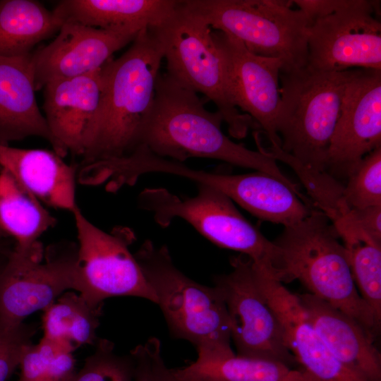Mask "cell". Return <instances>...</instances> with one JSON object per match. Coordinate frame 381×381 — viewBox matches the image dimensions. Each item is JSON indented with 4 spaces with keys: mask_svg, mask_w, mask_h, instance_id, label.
I'll list each match as a JSON object with an SVG mask.
<instances>
[{
    "mask_svg": "<svg viewBox=\"0 0 381 381\" xmlns=\"http://www.w3.org/2000/svg\"><path fill=\"white\" fill-rule=\"evenodd\" d=\"M149 28L161 45L166 73L180 85L202 93L212 101L232 137H246L249 128L256 125L248 115L238 110L231 98L211 28L179 1L169 16Z\"/></svg>",
    "mask_w": 381,
    "mask_h": 381,
    "instance_id": "obj_6",
    "label": "cell"
},
{
    "mask_svg": "<svg viewBox=\"0 0 381 381\" xmlns=\"http://www.w3.org/2000/svg\"><path fill=\"white\" fill-rule=\"evenodd\" d=\"M176 0H63L52 11L61 25L73 22L104 30H143L162 23Z\"/></svg>",
    "mask_w": 381,
    "mask_h": 381,
    "instance_id": "obj_22",
    "label": "cell"
},
{
    "mask_svg": "<svg viewBox=\"0 0 381 381\" xmlns=\"http://www.w3.org/2000/svg\"><path fill=\"white\" fill-rule=\"evenodd\" d=\"M35 332L36 327L31 324H0V381H6L19 367L23 353L32 344Z\"/></svg>",
    "mask_w": 381,
    "mask_h": 381,
    "instance_id": "obj_31",
    "label": "cell"
},
{
    "mask_svg": "<svg viewBox=\"0 0 381 381\" xmlns=\"http://www.w3.org/2000/svg\"><path fill=\"white\" fill-rule=\"evenodd\" d=\"M171 370L178 381H318L303 369L236 354L198 356L188 365Z\"/></svg>",
    "mask_w": 381,
    "mask_h": 381,
    "instance_id": "obj_23",
    "label": "cell"
},
{
    "mask_svg": "<svg viewBox=\"0 0 381 381\" xmlns=\"http://www.w3.org/2000/svg\"><path fill=\"white\" fill-rule=\"evenodd\" d=\"M193 197H180L164 188H146L138 195L140 208L152 212L162 227L180 218L219 247L233 250L249 258L274 277L277 250L218 190L197 184Z\"/></svg>",
    "mask_w": 381,
    "mask_h": 381,
    "instance_id": "obj_8",
    "label": "cell"
},
{
    "mask_svg": "<svg viewBox=\"0 0 381 381\" xmlns=\"http://www.w3.org/2000/svg\"><path fill=\"white\" fill-rule=\"evenodd\" d=\"M0 168L46 205L71 213L78 207L76 165L67 164L53 150L0 144Z\"/></svg>",
    "mask_w": 381,
    "mask_h": 381,
    "instance_id": "obj_19",
    "label": "cell"
},
{
    "mask_svg": "<svg viewBox=\"0 0 381 381\" xmlns=\"http://www.w3.org/2000/svg\"><path fill=\"white\" fill-rule=\"evenodd\" d=\"M35 195L0 168V226L14 246H32L56 224V219Z\"/></svg>",
    "mask_w": 381,
    "mask_h": 381,
    "instance_id": "obj_26",
    "label": "cell"
},
{
    "mask_svg": "<svg viewBox=\"0 0 381 381\" xmlns=\"http://www.w3.org/2000/svg\"><path fill=\"white\" fill-rule=\"evenodd\" d=\"M222 122L221 114L207 110L196 92L166 73H159L140 145L158 156L179 162L192 157L208 158L264 172L299 191L274 158L228 138L222 131Z\"/></svg>",
    "mask_w": 381,
    "mask_h": 381,
    "instance_id": "obj_1",
    "label": "cell"
},
{
    "mask_svg": "<svg viewBox=\"0 0 381 381\" xmlns=\"http://www.w3.org/2000/svg\"><path fill=\"white\" fill-rule=\"evenodd\" d=\"M72 214L78 238L74 290L93 306L120 296L140 297L157 304L156 295L129 249L135 240L133 231L118 226L104 231L79 207Z\"/></svg>",
    "mask_w": 381,
    "mask_h": 381,
    "instance_id": "obj_9",
    "label": "cell"
},
{
    "mask_svg": "<svg viewBox=\"0 0 381 381\" xmlns=\"http://www.w3.org/2000/svg\"><path fill=\"white\" fill-rule=\"evenodd\" d=\"M61 23L52 11L34 0L0 1V56L32 53L40 42L59 32Z\"/></svg>",
    "mask_w": 381,
    "mask_h": 381,
    "instance_id": "obj_24",
    "label": "cell"
},
{
    "mask_svg": "<svg viewBox=\"0 0 381 381\" xmlns=\"http://www.w3.org/2000/svg\"><path fill=\"white\" fill-rule=\"evenodd\" d=\"M171 174L218 190L257 218L284 226L300 222L315 208L300 191L264 172L221 174L176 163Z\"/></svg>",
    "mask_w": 381,
    "mask_h": 381,
    "instance_id": "obj_15",
    "label": "cell"
},
{
    "mask_svg": "<svg viewBox=\"0 0 381 381\" xmlns=\"http://www.w3.org/2000/svg\"><path fill=\"white\" fill-rule=\"evenodd\" d=\"M162 59L159 42L146 28L121 56L105 64L101 107L77 167L126 157L140 145Z\"/></svg>",
    "mask_w": 381,
    "mask_h": 381,
    "instance_id": "obj_2",
    "label": "cell"
},
{
    "mask_svg": "<svg viewBox=\"0 0 381 381\" xmlns=\"http://www.w3.org/2000/svg\"><path fill=\"white\" fill-rule=\"evenodd\" d=\"M134 256L174 337L190 341L199 356L235 354L226 308L215 286L200 284L185 275L164 246L147 240Z\"/></svg>",
    "mask_w": 381,
    "mask_h": 381,
    "instance_id": "obj_4",
    "label": "cell"
},
{
    "mask_svg": "<svg viewBox=\"0 0 381 381\" xmlns=\"http://www.w3.org/2000/svg\"><path fill=\"white\" fill-rule=\"evenodd\" d=\"M212 35L221 55L235 105L262 129L267 141L280 146L277 119L281 101L282 62L250 52L239 40L223 32L212 30Z\"/></svg>",
    "mask_w": 381,
    "mask_h": 381,
    "instance_id": "obj_13",
    "label": "cell"
},
{
    "mask_svg": "<svg viewBox=\"0 0 381 381\" xmlns=\"http://www.w3.org/2000/svg\"><path fill=\"white\" fill-rule=\"evenodd\" d=\"M6 255V253L4 254H1L0 255V263L1 262V261L3 260V259L4 258V255Z\"/></svg>",
    "mask_w": 381,
    "mask_h": 381,
    "instance_id": "obj_38",
    "label": "cell"
},
{
    "mask_svg": "<svg viewBox=\"0 0 381 381\" xmlns=\"http://www.w3.org/2000/svg\"><path fill=\"white\" fill-rule=\"evenodd\" d=\"M253 268L282 326L286 345L303 370L318 381H368L330 351L309 321L297 295L261 268Z\"/></svg>",
    "mask_w": 381,
    "mask_h": 381,
    "instance_id": "obj_18",
    "label": "cell"
},
{
    "mask_svg": "<svg viewBox=\"0 0 381 381\" xmlns=\"http://www.w3.org/2000/svg\"><path fill=\"white\" fill-rule=\"evenodd\" d=\"M77 244L16 246L0 263V324L18 325L74 289Z\"/></svg>",
    "mask_w": 381,
    "mask_h": 381,
    "instance_id": "obj_10",
    "label": "cell"
},
{
    "mask_svg": "<svg viewBox=\"0 0 381 381\" xmlns=\"http://www.w3.org/2000/svg\"><path fill=\"white\" fill-rule=\"evenodd\" d=\"M32 52L0 56V144L40 137L54 140L35 97Z\"/></svg>",
    "mask_w": 381,
    "mask_h": 381,
    "instance_id": "obj_21",
    "label": "cell"
},
{
    "mask_svg": "<svg viewBox=\"0 0 381 381\" xmlns=\"http://www.w3.org/2000/svg\"><path fill=\"white\" fill-rule=\"evenodd\" d=\"M381 146V70L355 68L332 137L326 171L348 176L368 153Z\"/></svg>",
    "mask_w": 381,
    "mask_h": 381,
    "instance_id": "obj_14",
    "label": "cell"
},
{
    "mask_svg": "<svg viewBox=\"0 0 381 381\" xmlns=\"http://www.w3.org/2000/svg\"><path fill=\"white\" fill-rule=\"evenodd\" d=\"M352 209L361 227L373 238L381 241V205Z\"/></svg>",
    "mask_w": 381,
    "mask_h": 381,
    "instance_id": "obj_34",
    "label": "cell"
},
{
    "mask_svg": "<svg viewBox=\"0 0 381 381\" xmlns=\"http://www.w3.org/2000/svg\"><path fill=\"white\" fill-rule=\"evenodd\" d=\"M289 1L183 0V7L213 30L239 40L250 52L279 59L281 71L307 65L308 19Z\"/></svg>",
    "mask_w": 381,
    "mask_h": 381,
    "instance_id": "obj_7",
    "label": "cell"
},
{
    "mask_svg": "<svg viewBox=\"0 0 381 381\" xmlns=\"http://www.w3.org/2000/svg\"><path fill=\"white\" fill-rule=\"evenodd\" d=\"M344 0H297L292 1L306 15L308 25L339 8Z\"/></svg>",
    "mask_w": 381,
    "mask_h": 381,
    "instance_id": "obj_33",
    "label": "cell"
},
{
    "mask_svg": "<svg viewBox=\"0 0 381 381\" xmlns=\"http://www.w3.org/2000/svg\"><path fill=\"white\" fill-rule=\"evenodd\" d=\"M231 271L214 277L228 315L231 339L237 354L283 363H298L289 349L282 326L260 289L252 260L244 255L231 258Z\"/></svg>",
    "mask_w": 381,
    "mask_h": 381,
    "instance_id": "obj_11",
    "label": "cell"
},
{
    "mask_svg": "<svg viewBox=\"0 0 381 381\" xmlns=\"http://www.w3.org/2000/svg\"><path fill=\"white\" fill-rule=\"evenodd\" d=\"M378 1L344 0L307 28L306 66L322 72L381 70Z\"/></svg>",
    "mask_w": 381,
    "mask_h": 381,
    "instance_id": "obj_12",
    "label": "cell"
},
{
    "mask_svg": "<svg viewBox=\"0 0 381 381\" xmlns=\"http://www.w3.org/2000/svg\"><path fill=\"white\" fill-rule=\"evenodd\" d=\"M104 65L83 75L51 81L43 87V109L54 140L52 148L63 158L68 153L83 154L102 104Z\"/></svg>",
    "mask_w": 381,
    "mask_h": 381,
    "instance_id": "obj_17",
    "label": "cell"
},
{
    "mask_svg": "<svg viewBox=\"0 0 381 381\" xmlns=\"http://www.w3.org/2000/svg\"><path fill=\"white\" fill-rule=\"evenodd\" d=\"M155 381H178L168 368L161 355V344L158 339L152 337L145 343Z\"/></svg>",
    "mask_w": 381,
    "mask_h": 381,
    "instance_id": "obj_32",
    "label": "cell"
},
{
    "mask_svg": "<svg viewBox=\"0 0 381 381\" xmlns=\"http://www.w3.org/2000/svg\"><path fill=\"white\" fill-rule=\"evenodd\" d=\"M354 70L322 72L305 66L280 71V147L303 165L326 171L330 141Z\"/></svg>",
    "mask_w": 381,
    "mask_h": 381,
    "instance_id": "obj_5",
    "label": "cell"
},
{
    "mask_svg": "<svg viewBox=\"0 0 381 381\" xmlns=\"http://www.w3.org/2000/svg\"><path fill=\"white\" fill-rule=\"evenodd\" d=\"M19 367L18 381H71L77 372L73 351L44 337L25 348Z\"/></svg>",
    "mask_w": 381,
    "mask_h": 381,
    "instance_id": "obj_28",
    "label": "cell"
},
{
    "mask_svg": "<svg viewBox=\"0 0 381 381\" xmlns=\"http://www.w3.org/2000/svg\"><path fill=\"white\" fill-rule=\"evenodd\" d=\"M6 237L8 236H6V233L4 232L1 226H0V238H5Z\"/></svg>",
    "mask_w": 381,
    "mask_h": 381,
    "instance_id": "obj_37",
    "label": "cell"
},
{
    "mask_svg": "<svg viewBox=\"0 0 381 381\" xmlns=\"http://www.w3.org/2000/svg\"><path fill=\"white\" fill-rule=\"evenodd\" d=\"M277 250L274 278L299 281L309 294L344 312L373 338L380 324L360 295L346 251L332 224L315 207L272 241Z\"/></svg>",
    "mask_w": 381,
    "mask_h": 381,
    "instance_id": "obj_3",
    "label": "cell"
},
{
    "mask_svg": "<svg viewBox=\"0 0 381 381\" xmlns=\"http://www.w3.org/2000/svg\"><path fill=\"white\" fill-rule=\"evenodd\" d=\"M344 195L353 209L381 205V146L356 165L344 185Z\"/></svg>",
    "mask_w": 381,
    "mask_h": 381,
    "instance_id": "obj_30",
    "label": "cell"
},
{
    "mask_svg": "<svg viewBox=\"0 0 381 381\" xmlns=\"http://www.w3.org/2000/svg\"><path fill=\"white\" fill-rule=\"evenodd\" d=\"M141 31L64 23L51 43L32 52L35 90L51 81L83 75L102 68Z\"/></svg>",
    "mask_w": 381,
    "mask_h": 381,
    "instance_id": "obj_16",
    "label": "cell"
},
{
    "mask_svg": "<svg viewBox=\"0 0 381 381\" xmlns=\"http://www.w3.org/2000/svg\"><path fill=\"white\" fill-rule=\"evenodd\" d=\"M346 251L357 289L381 322V241L370 236L352 212L332 223Z\"/></svg>",
    "mask_w": 381,
    "mask_h": 381,
    "instance_id": "obj_25",
    "label": "cell"
},
{
    "mask_svg": "<svg viewBox=\"0 0 381 381\" xmlns=\"http://www.w3.org/2000/svg\"><path fill=\"white\" fill-rule=\"evenodd\" d=\"M297 296L330 351L368 381H381V356L374 339L352 318L320 298L309 293Z\"/></svg>",
    "mask_w": 381,
    "mask_h": 381,
    "instance_id": "obj_20",
    "label": "cell"
},
{
    "mask_svg": "<svg viewBox=\"0 0 381 381\" xmlns=\"http://www.w3.org/2000/svg\"><path fill=\"white\" fill-rule=\"evenodd\" d=\"M102 306L90 305L79 294L66 291L44 310L42 337L71 351L84 345H95Z\"/></svg>",
    "mask_w": 381,
    "mask_h": 381,
    "instance_id": "obj_27",
    "label": "cell"
},
{
    "mask_svg": "<svg viewBox=\"0 0 381 381\" xmlns=\"http://www.w3.org/2000/svg\"><path fill=\"white\" fill-rule=\"evenodd\" d=\"M131 354L135 363V381H155L145 344L137 346L131 351Z\"/></svg>",
    "mask_w": 381,
    "mask_h": 381,
    "instance_id": "obj_35",
    "label": "cell"
},
{
    "mask_svg": "<svg viewBox=\"0 0 381 381\" xmlns=\"http://www.w3.org/2000/svg\"><path fill=\"white\" fill-rule=\"evenodd\" d=\"M95 350L71 381H135V363L131 354L119 356L114 344L98 339Z\"/></svg>",
    "mask_w": 381,
    "mask_h": 381,
    "instance_id": "obj_29",
    "label": "cell"
},
{
    "mask_svg": "<svg viewBox=\"0 0 381 381\" xmlns=\"http://www.w3.org/2000/svg\"><path fill=\"white\" fill-rule=\"evenodd\" d=\"M11 248L7 247L6 244L4 241V238H0V255L4 254L9 251Z\"/></svg>",
    "mask_w": 381,
    "mask_h": 381,
    "instance_id": "obj_36",
    "label": "cell"
}]
</instances>
